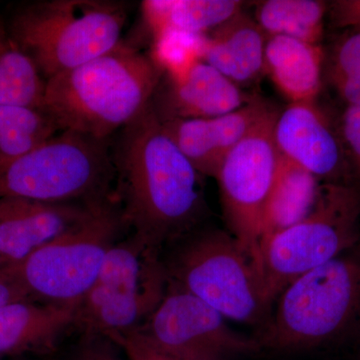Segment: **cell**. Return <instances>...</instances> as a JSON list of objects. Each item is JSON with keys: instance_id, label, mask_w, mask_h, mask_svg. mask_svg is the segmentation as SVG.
I'll return each mask as SVG.
<instances>
[{"instance_id": "cell-1", "label": "cell", "mask_w": 360, "mask_h": 360, "mask_svg": "<svg viewBox=\"0 0 360 360\" xmlns=\"http://www.w3.org/2000/svg\"><path fill=\"white\" fill-rule=\"evenodd\" d=\"M120 132L112 151L113 198L127 229L162 251L195 231L205 217L201 174L168 136L150 104Z\"/></svg>"}, {"instance_id": "cell-2", "label": "cell", "mask_w": 360, "mask_h": 360, "mask_svg": "<svg viewBox=\"0 0 360 360\" xmlns=\"http://www.w3.org/2000/svg\"><path fill=\"white\" fill-rule=\"evenodd\" d=\"M162 75L151 52L122 40L112 51L46 80L41 108L61 131L110 139L148 108Z\"/></svg>"}, {"instance_id": "cell-3", "label": "cell", "mask_w": 360, "mask_h": 360, "mask_svg": "<svg viewBox=\"0 0 360 360\" xmlns=\"http://www.w3.org/2000/svg\"><path fill=\"white\" fill-rule=\"evenodd\" d=\"M274 303L262 347H316L360 331V243L297 277Z\"/></svg>"}, {"instance_id": "cell-4", "label": "cell", "mask_w": 360, "mask_h": 360, "mask_svg": "<svg viewBox=\"0 0 360 360\" xmlns=\"http://www.w3.org/2000/svg\"><path fill=\"white\" fill-rule=\"evenodd\" d=\"M127 18L129 4L118 0H39L6 21L46 82L112 51Z\"/></svg>"}, {"instance_id": "cell-5", "label": "cell", "mask_w": 360, "mask_h": 360, "mask_svg": "<svg viewBox=\"0 0 360 360\" xmlns=\"http://www.w3.org/2000/svg\"><path fill=\"white\" fill-rule=\"evenodd\" d=\"M165 260L168 283L200 298L225 319L265 324L272 309L262 269L229 231H193Z\"/></svg>"}, {"instance_id": "cell-6", "label": "cell", "mask_w": 360, "mask_h": 360, "mask_svg": "<svg viewBox=\"0 0 360 360\" xmlns=\"http://www.w3.org/2000/svg\"><path fill=\"white\" fill-rule=\"evenodd\" d=\"M110 139L63 130L30 153L0 165V198L89 203L113 194Z\"/></svg>"}, {"instance_id": "cell-7", "label": "cell", "mask_w": 360, "mask_h": 360, "mask_svg": "<svg viewBox=\"0 0 360 360\" xmlns=\"http://www.w3.org/2000/svg\"><path fill=\"white\" fill-rule=\"evenodd\" d=\"M123 229L127 226L122 212L111 195L94 203L84 219L65 233L9 267L33 300L80 302Z\"/></svg>"}, {"instance_id": "cell-8", "label": "cell", "mask_w": 360, "mask_h": 360, "mask_svg": "<svg viewBox=\"0 0 360 360\" xmlns=\"http://www.w3.org/2000/svg\"><path fill=\"white\" fill-rule=\"evenodd\" d=\"M360 243V191L321 184L311 212L260 245L262 274L272 303L295 279Z\"/></svg>"}, {"instance_id": "cell-9", "label": "cell", "mask_w": 360, "mask_h": 360, "mask_svg": "<svg viewBox=\"0 0 360 360\" xmlns=\"http://www.w3.org/2000/svg\"><path fill=\"white\" fill-rule=\"evenodd\" d=\"M167 284L161 251L134 234L120 239L80 302L77 328L103 335L136 330L160 305Z\"/></svg>"}, {"instance_id": "cell-10", "label": "cell", "mask_w": 360, "mask_h": 360, "mask_svg": "<svg viewBox=\"0 0 360 360\" xmlns=\"http://www.w3.org/2000/svg\"><path fill=\"white\" fill-rule=\"evenodd\" d=\"M277 112L278 110L274 108L232 148L215 177L219 184L222 212L229 232L248 250L260 269V224L279 161L274 141Z\"/></svg>"}, {"instance_id": "cell-11", "label": "cell", "mask_w": 360, "mask_h": 360, "mask_svg": "<svg viewBox=\"0 0 360 360\" xmlns=\"http://www.w3.org/2000/svg\"><path fill=\"white\" fill-rule=\"evenodd\" d=\"M226 321L200 298L168 283L160 305L134 331L180 360H231L262 349L257 338L241 335Z\"/></svg>"}, {"instance_id": "cell-12", "label": "cell", "mask_w": 360, "mask_h": 360, "mask_svg": "<svg viewBox=\"0 0 360 360\" xmlns=\"http://www.w3.org/2000/svg\"><path fill=\"white\" fill-rule=\"evenodd\" d=\"M255 97L196 56L163 70L150 106L160 122L212 118L238 110Z\"/></svg>"}, {"instance_id": "cell-13", "label": "cell", "mask_w": 360, "mask_h": 360, "mask_svg": "<svg viewBox=\"0 0 360 360\" xmlns=\"http://www.w3.org/2000/svg\"><path fill=\"white\" fill-rule=\"evenodd\" d=\"M274 110L255 96L226 115L160 122L163 129L201 175L217 177L225 156Z\"/></svg>"}, {"instance_id": "cell-14", "label": "cell", "mask_w": 360, "mask_h": 360, "mask_svg": "<svg viewBox=\"0 0 360 360\" xmlns=\"http://www.w3.org/2000/svg\"><path fill=\"white\" fill-rule=\"evenodd\" d=\"M274 141L279 155L319 180L340 176L345 146L315 101L293 103L277 112Z\"/></svg>"}, {"instance_id": "cell-15", "label": "cell", "mask_w": 360, "mask_h": 360, "mask_svg": "<svg viewBox=\"0 0 360 360\" xmlns=\"http://www.w3.org/2000/svg\"><path fill=\"white\" fill-rule=\"evenodd\" d=\"M96 202L52 203L0 198V258L7 265L20 264L79 222Z\"/></svg>"}, {"instance_id": "cell-16", "label": "cell", "mask_w": 360, "mask_h": 360, "mask_svg": "<svg viewBox=\"0 0 360 360\" xmlns=\"http://www.w3.org/2000/svg\"><path fill=\"white\" fill-rule=\"evenodd\" d=\"M78 303L22 300L0 309V357L49 354L77 328Z\"/></svg>"}, {"instance_id": "cell-17", "label": "cell", "mask_w": 360, "mask_h": 360, "mask_svg": "<svg viewBox=\"0 0 360 360\" xmlns=\"http://www.w3.org/2000/svg\"><path fill=\"white\" fill-rule=\"evenodd\" d=\"M266 41L257 21L240 11L200 37V56L240 87L264 75Z\"/></svg>"}, {"instance_id": "cell-18", "label": "cell", "mask_w": 360, "mask_h": 360, "mask_svg": "<svg viewBox=\"0 0 360 360\" xmlns=\"http://www.w3.org/2000/svg\"><path fill=\"white\" fill-rule=\"evenodd\" d=\"M323 60L321 44L283 35L267 37L264 73L290 103L315 101L321 92Z\"/></svg>"}, {"instance_id": "cell-19", "label": "cell", "mask_w": 360, "mask_h": 360, "mask_svg": "<svg viewBox=\"0 0 360 360\" xmlns=\"http://www.w3.org/2000/svg\"><path fill=\"white\" fill-rule=\"evenodd\" d=\"M239 0H146L141 30L153 44L169 35L200 37L243 11Z\"/></svg>"}, {"instance_id": "cell-20", "label": "cell", "mask_w": 360, "mask_h": 360, "mask_svg": "<svg viewBox=\"0 0 360 360\" xmlns=\"http://www.w3.org/2000/svg\"><path fill=\"white\" fill-rule=\"evenodd\" d=\"M321 186L316 176L279 155L276 177L262 212L259 250L267 239L309 214Z\"/></svg>"}, {"instance_id": "cell-21", "label": "cell", "mask_w": 360, "mask_h": 360, "mask_svg": "<svg viewBox=\"0 0 360 360\" xmlns=\"http://www.w3.org/2000/svg\"><path fill=\"white\" fill-rule=\"evenodd\" d=\"M46 82L0 16V105L41 108Z\"/></svg>"}, {"instance_id": "cell-22", "label": "cell", "mask_w": 360, "mask_h": 360, "mask_svg": "<svg viewBox=\"0 0 360 360\" xmlns=\"http://www.w3.org/2000/svg\"><path fill=\"white\" fill-rule=\"evenodd\" d=\"M326 13V2L319 0H265L257 4L255 21L267 37L319 44Z\"/></svg>"}, {"instance_id": "cell-23", "label": "cell", "mask_w": 360, "mask_h": 360, "mask_svg": "<svg viewBox=\"0 0 360 360\" xmlns=\"http://www.w3.org/2000/svg\"><path fill=\"white\" fill-rule=\"evenodd\" d=\"M59 131L42 108L0 105V165L25 155Z\"/></svg>"}, {"instance_id": "cell-24", "label": "cell", "mask_w": 360, "mask_h": 360, "mask_svg": "<svg viewBox=\"0 0 360 360\" xmlns=\"http://www.w3.org/2000/svg\"><path fill=\"white\" fill-rule=\"evenodd\" d=\"M329 79L348 105H360V30L348 33L335 45Z\"/></svg>"}, {"instance_id": "cell-25", "label": "cell", "mask_w": 360, "mask_h": 360, "mask_svg": "<svg viewBox=\"0 0 360 360\" xmlns=\"http://www.w3.org/2000/svg\"><path fill=\"white\" fill-rule=\"evenodd\" d=\"M120 352V347L106 335L82 333L70 360H125Z\"/></svg>"}, {"instance_id": "cell-26", "label": "cell", "mask_w": 360, "mask_h": 360, "mask_svg": "<svg viewBox=\"0 0 360 360\" xmlns=\"http://www.w3.org/2000/svg\"><path fill=\"white\" fill-rule=\"evenodd\" d=\"M120 348L127 360H180L151 345L137 331L106 335Z\"/></svg>"}, {"instance_id": "cell-27", "label": "cell", "mask_w": 360, "mask_h": 360, "mask_svg": "<svg viewBox=\"0 0 360 360\" xmlns=\"http://www.w3.org/2000/svg\"><path fill=\"white\" fill-rule=\"evenodd\" d=\"M341 141L360 174V105H348L341 118Z\"/></svg>"}, {"instance_id": "cell-28", "label": "cell", "mask_w": 360, "mask_h": 360, "mask_svg": "<svg viewBox=\"0 0 360 360\" xmlns=\"http://www.w3.org/2000/svg\"><path fill=\"white\" fill-rule=\"evenodd\" d=\"M33 300L9 265L0 269V309L8 303Z\"/></svg>"}, {"instance_id": "cell-29", "label": "cell", "mask_w": 360, "mask_h": 360, "mask_svg": "<svg viewBox=\"0 0 360 360\" xmlns=\"http://www.w3.org/2000/svg\"><path fill=\"white\" fill-rule=\"evenodd\" d=\"M333 25L360 30V0H338L331 8Z\"/></svg>"}, {"instance_id": "cell-30", "label": "cell", "mask_w": 360, "mask_h": 360, "mask_svg": "<svg viewBox=\"0 0 360 360\" xmlns=\"http://www.w3.org/2000/svg\"><path fill=\"white\" fill-rule=\"evenodd\" d=\"M6 266H7V264L1 259V258H0V269H4V267Z\"/></svg>"}, {"instance_id": "cell-31", "label": "cell", "mask_w": 360, "mask_h": 360, "mask_svg": "<svg viewBox=\"0 0 360 360\" xmlns=\"http://www.w3.org/2000/svg\"><path fill=\"white\" fill-rule=\"evenodd\" d=\"M0 360H4V359H2V357H0Z\"/></svg>"}]
</instances>
